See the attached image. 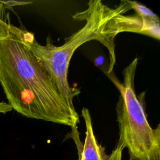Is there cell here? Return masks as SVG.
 Instances as JSON below:
<instances>
[{
	"label": "cell",
	"instance_id": "8992f818",
	"mask_svg": "<svg viewBox=\"0 0 160 160\" xmlns=\"http://www.w3.org/2000/svg\"><path fill=\"white\" fill-rule=\"evenodd\" d=\"M11 110H12L11 107L7 102L4 101L0 102V113L6 114Z\"/></svg>",
	"mask_w": 160,
	"mask_h": 160
},
{
	"label": "cell",
	"instance_id": "3957f363",
	"mask_svg": "<svg viewBox=\"0 0 160 160\" xmlns=\"http://www.w3.org/2000/svg\"><path fill=\"white\" fill-rule=\"evenodd\" d=\"M138 58L123 70L120 82L111 72L107 74L119 91L116 105L119 138L117 145L126 148L129 160H160V124L153 129L144 110V92L138 97L134 88Z\"/></svg>",
	"mask_w": 160,
	"mask_h": 160
},
{
	"label": "cell",
	"instance_id": "7a4b0ae2",
	"mask_svg": "<svg viewBox=\"0 0 160 160\" xmlns=\"http://www.w3.org/2000/svg\"><path fill=\"white\" fill-rule=\"evenodd\" d=\"M131 9L127 0L121 1L115 8H109L100 0L89 1L86 10L77 12L72 16L74 19L85 20L86 24L66 38L65 42L59 46L52 44L50 36L46 38V45H41L32 33L29 40L32 51L76 117L79 118V116L74 107L73 98L80 93V90L71 87L68 80V68L72 55L85 42L96 40L108 50L110 64L107 74H111L116 63L115 37L119 33L129 32V16L124 14Z\"/></svg>",
	"mask_w": 160,
	"mask_h": 160
},
{
	"label": "cell",
	"instance_id": "6da1fadb",
	"mask_svg": "<svg viewBox=\"0 0 160 160\" xmlns=\"http://www.w3.org/2000/svg\"><path fill=\"white\" fill-rule=\"evenodd\" d=\"M10 1H0V84L8 104L28 118L70 126L76 117L29 46L32 32L11 22Z\"/></svg>",
	"mask_w": 160,
	"mask_h": 160
},
{
	"label": "cell",
	"instance_id": "277c9868",
	"mask_svg": "<svg viewBox=\"0 0 160 160\" xmlns=\"http://www.w3.org/2000/svg\"><path fill=\"white\" fill-rule=\"evenodd\" d=\"M81 116L84 120L86 130L83 145L81 143L77 144L79 156L78 160H121L124 149L117 145L110 154H107L105 148L96 140L89 110L83 108L81 110Z\"/></svg>",
	"mask_w": 160,
	"mask_h": 160
},
{
	"label": "cell",
	"instance_id": "52a82bcc",
	"mask_svg": "<svg viewBox=\"0 0 160 160\" xmlns=\"http://www.w3.org/2000/svg\"><path fill=\"white\" fill-rule=\"evenodd\" d=\"M103 61H104V57L102 56H99L98 58L95 59L94 64L96 66H98L101 65L103 63Z\"/></svg>",
	"mask_w": 160,
	"mask_h": 160
},
{
	"label": "cell",
	"instance_id": "5b68a950",
	"mask_svg": "<svg viewBox=\"0 0 160 160\" xmlns=\"http://www.w3.org/2000/svg\"><path fill=\"white\" fill-rule=\"evenodd\" d=\"M131 9L136 11V14L142 18H150L152 19H158V16L154 14L150 9L145 6L138 3L134 1H129Z\"/></svg>",
	"mask_w": 160,
	"mask_h": 160
}]
</instances>
